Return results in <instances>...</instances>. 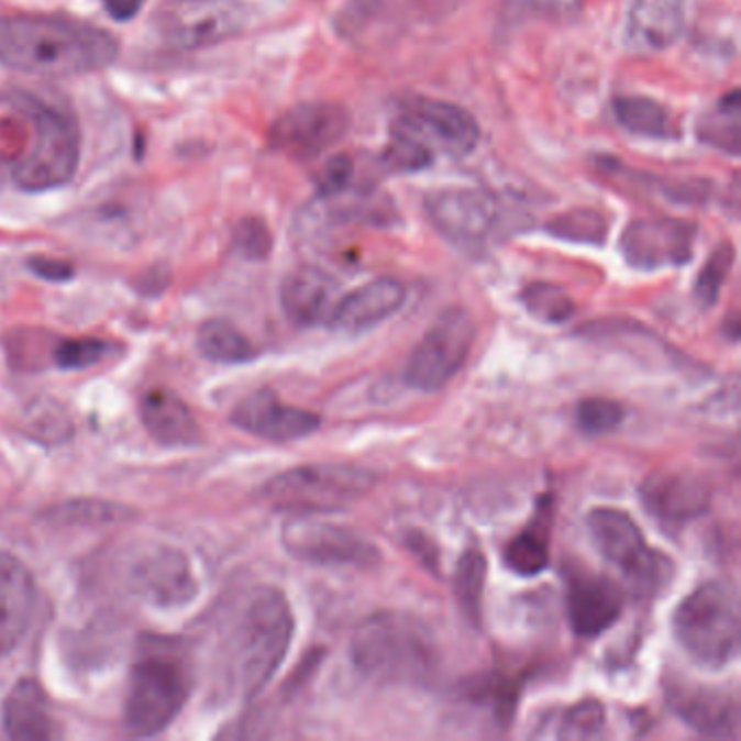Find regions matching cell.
<instances>
[{
	"mask_svg": "<svg viewBox=\"0 0 741 741\" xmlns=\"http://www.w3.org/2000/svg\"><path fill=\"white\" fill-rule=\"evenodd\" d=\"M191 685L193 676L186 644L170 638H144L126 685V733L153 738L168 729L186 707Z\"/></svg>",
	"mask_w": 741,
	"mask_h": 741,
	"instance_id": "obj_3",
	"label": "cell"
},
{
	"mask_svg": "<svg viewBox=\"0 0 741 741\" xmlns=\"http://www.w3.org/2000/svg\"><path fill=\"white\" fill-rule=\"evenodd\" d=\"M476 340V322L464 307L444 309L413 349L405 383L418 391L444 389L464 368Z\"/></svg>",
	"mask_w": 741,
	"mask_h": 741,
	"instance_id": "obj_9",
	"label": "cell"
},
{
	"mask_svg": "<svg viewBox=\"0 0 741 741\" xmlns=\"http://www.w3.org/2000/svg\"><path fill=\"white\" fill-rule=\"evenodd\" d=\"M231 420L242 431L273 444L305 440L322 424L320 416L309 409L285 405L270 389H259L237 402Z\"/></svg>",
	"mask_w": 741,
	"mask_h": 741,
	"instance_id": "obj_19",
	"label": "cell"
},
{
	"mask_svg": "<svg viewBox=\"0 0 741 741\" xmlns=\"http://www.w3.org/2000/svg\"><path fill=\"white\" fill-rule=\"evenodd\" d=\"M338 283L324 270L300 266L289 273L280 285V307L285 318L302 329L329 324L335 307Z\"/></svg>",
	"mask_w": 741,
	"mask_h": 741,
	"instance_id": "obj_24",
	"label": "cell"
},
{
	"mask_svg": "<svg viewBox=\"0 0 741 741\" xmlns=\"http://www.w3.org/2000/svg\"><path fill=\"white\" fill-rule=\"evenodd\" d=\"M613 113L618 122L642 137L670 140L672 120L667 109L649 96H620L613 100Z\"/></svg>",
	"mask_w": 741,
	"mask_h": 741,
	"instance_id": "obj_32",
	"label": "cell"
},
{
	"mask_svg": "<svg viewBox=\"0 0 741 741\" xmlns=\"http://www.w3.org/2000/svg\"><path fill=\"white\" fill-rule=\"evenodd\" d=\"M144 0H107V11L115 20H129L133 18Z\"/></svg>",
	"mask_w": 741,
	"mask_h": 741,
	"instance_id": "obj_44",
	"label": "cell"
},
{
	"mask_svg": "<svg viewBox=\"0 0 741 741\" xmlns=\"http://www.w3.org/2000/svg\"><path fill=\"white\" fill-rule=\"evenodd\" d=\"M538 4H542L549 11L565 13V11H569L576 4V0H538Z\"/></svg>",
	"mask_w": 741,
	"mask_h": 741,
	"instance_id": "obj_45",
	"label": "cell"
},
{
	"mask_svg": "<svg viewBox=\"0 0 741 741\" xmlns=\"http://www.w3.org/2000/svg\"><path fill=\"white\" fill-rule=\"evenodd\" d=\"M140 418L148 435L168 449H189L202 442V429L186 400L168 389H151L140 400Z\"/></svg>",
	"mask_w": 741,
	"mask_h": 741,
	"instance_id": "obj_25",
	"label": "cell"
},
{
	"mask_svg": "<svg viewBox=\"0 0 741 741\" xmlns=\"http://www.w3.org/2000/svg\"><path fill=\"white\" fill-rule=\"evenodd\" d=\"M31 124V144L13 164V181L26 191L66 186L81 157V135L73 113L33 93H20L13 102Z\"/></svg>",
	"mask_w": 741,
	"mask_h": 741,
	"instance_id": "obj_5",
	"label": "cell"
},
{
	"mask_svg": "<svg viewBox=\"0 0 741 741\" xmlns=\"http://www.w3.org/2000/svg\"><path fill=\"white\" fill-rule=\"evenodd\" d=\"M674 640L692 661L720 670L740 654L738 594L720 580H707L687 594L672 616Z\"/></svg>",
	"mask_w": 741,
	"mask_h": 741,
	"instance_id": "obj_6",
	"label": "cell"
},
{
	"mask_svg": "<svg viewBox=\"0 0 741 741\" xmlns=\"http://www.w3.org/2000/svg\"><path fill=\"white\" fill-rule=\"evenodd\" d=\"M351 113L333 102H307L285 111L270 129V144L291 159L309 162L335 144L351 131Z\"/></svg>",
	"mask_w": 741,
	"mask_h": 741,
	"instance_id": "obj_12",
	"label": "cell"
},
{
	"mask_svg": "<svg viewBox=\"0 0 741 741\" xmlns=\"http://www.w3.org/2000/svg\"><path fill=\"white\" fill-rule=\"evenodd\" d=\"M0 184H2V166H0Z\"/></svg>",
	"mask_w": 741,
	"mask_h": 741,
	"instance_id": "obj_46",
	"label": "cell"
},
{
	"mask_svg": "<svg viewBox=\"0 0 741 741\" xmlns=\"http://www.w3.org/2000/svg\"><path fill=\"white\" fill-rule=\"evenodd\" d=\"M285 551L313 565H353L372 567L380 553L360 531L316 518V513H296L280 529Z\"/></svg>",
	"mask_w": 741,
	"mask_h": 741,
	"instance_id": "obj_11",
	"label": "cell"
},
{
	"mask_svg": "<svg viewBox=\"0 0 741 741\" xmlns=\"http://www.w3.org/2000/svg\"><path fill=\"white\" fill-rule=\"evenodd\" d=\"M294 638V613L277 587H255L246 594L229 631V687L244 700L259 696L275 678Z\"/></svg>",
	"mask_w": 741,
	"mask_h": 741,
	"instance_id": "obj_2",
	"label": "cell"
},
{
	"mask_svg": "<svg viewBox=\"0 0 741 741\" xmlns=\"http://www.w3.org/2000/svg\"><path fill=\"white\" fill-rule=\"evenodd\" d=\"M398 126L411 131L427 146H438L453 157L469 155L480 137L478 122L455 102L438 98H416L407 104V115Z\"/></svg>",
	"mask_w": 741,
	"mask_h": 741,
	"instance_id": "obj_18",
	"label": "cell"
},
{
	"mask_svg": "<svg viewBox=\"0 0 741 741\" xmlns=\"http://www.w3.org/2000/svg\"><path fill=\"white\" fill-rule=\"evenodd\" d=\"M355 164L349 155H335L327 162L318 177V193L320 196H338L353 181Z\"/></svg>",
	"mask_w": 741,
	"mask_h": 741,
	"instance_id": "obj_42",
	"label": "cell"
},
{
	"mask_svg": "<svg viewBox=\"0 0 741 741\" xmlns=\"http://www.w3.org/2000/svg\"><path fill=\"white\" fill-rule=\"evenodd\" d=\"M424 209L435 231L464 251H478L487 242L498 215L494 196L469 187L433 191Z\"/></svg>",
	"mask_w": 741,
	"mask_h": 741,
	"instance_id": "obj_14",
	"label": "cell"
},
{
	"mask_svg": "<svg viewBox=\"0 0 741 741\" xmlns=\"http://www.w3.org/2000/svg\"><path fill=\"white\" fill-rule=\"evenodd\" d=\"M594 546L602 558L616 565L642 594L652 596L667 585L674 565L665 555L650 549L635 520L613 507H596L587 516Z\"/></svg>",
	"mask_w": 741,
	"mask_h": 741,
	"instance_id": "obj_8",
	"label": "cell"
},
{
	"mask_svg": "<svg viewBox=\"0 0 741 741\" xmlns=\"http://www.w3.org/2000/svg\"><path fill=\"white\" fill-rule=\"evenodd\" d=\"M233 251L248 259L262 262L273 251V233L262 218H242L233 229Z\"/></svg>",
	"mask_w": 741,
	"mask_h": 741,
	"instance_id": "obj_41",
	"label": "cell"
},
{
	"mask_svg": "<svg viewBox=\"0 0 741 741\" xmlns=\"http://www.w3.org/2000/svg\"><path fill=\"white\" fill-rule=\"evenodd\" d=\"M407 298V289L396 278H376L342 296L329 318V327L344 333H364L391 318Z\"/></svg>",
	"mask_w": 741,
	"mask_h": 741,
	"instance_id": "obj_22",
	"label": "cell"
},
{
	"mask_svg": "<svg viewBox=\"0 0 741 741\" xmlns=\"http://www.w3.org/2000/svg\"><path fill=\"white\" fill-rule=\"evenodd\" d=\"M487 583V558L480 551H465L455 569V596L469 622H478Z\"/></svg>",
	"mask_w": 741,
	"mask_h": 741,
	"instance_id": "obj_33",
	"label": "cell"
},
{
	"mask_svg": "<svg viewBox=\"0 0 741 741\" xmlns=\"http://www.w3.org/2000/svg\"><path fill=\"white\" fill-rule=\"evenodd\" d=\"M696 224L678 218H642L620 237L624 262L642 273L685 266L694 257Z\"/></svg>",
	"mask_w": 741,
	"mask_h": 741,
	"instance_id": "obj_13",
	"label": "cell"
},
{
	"mask_svg": "<svg viewBox=\"0 0 741 741\" xmlns=\"http://www.w3.org/2000/svg\"><path fill=\"white\" fill-rule=\"evenodd\" d=\"M624 611L622 587L605 574L572 572L567 578V620L574 635L594 640L607 633Z\"/></svg>",
	"mask_w": 741,
	"mask_h": 741,
	"instance_id": "obj_20",
	"label": "cell"
},
{
	"mask_svg": "<svg viewBox=\"0 0 741 741\" xmlns=\"http://www.w3.org/2000/svg\"><path fill=\"white\" fill-rule=\"evenodd\" d=\"M355 667L376 683H424L438 670L440 650L413 616L380 611L366 618L351 640Z\"/></svg>",
	"mask_w": 741,
	"mask_h": 741,
	"instance_id": "obj_4",
	"label": "cell"
},
{
	"mask_svg": "<svg viewBox=\"0 0 741 741\" xmlns=\"http://www.w3.org/2000/svg\"><path fill=\"white\" fill-rule=\"evenodd\" d=\"M248 11L237 0H168L155 13L159 37L177 51L226 42L244 31Z\"/></svg>",
	"mask_w": 741,
	"mask_h": 741,
	"instance_id": "obj_10",
	"label": "cell"
},
{
	"mask_svg": "<svg viewBox=\"0 0 741 741\" xmlns=\"http://www.w3.org/2000/svg\"><path fill=\"white\" fill-rule=\"evenodd\" d=\"M383 162L394 173H418L431 166V146L402 126H394V137L385 148Z\"/></svg>",
	"mask_w": 741,
	"mask_h": 741,
	"instance_id": "obj_38",
	"label": "cell"
},
{
	"mask_svg": "<svg viewBox=\"0 0 741 741\" xmlns=\"http://www.w3.org/2000/svg\"><path fill=\"white\" fill-rule=\"evenodd\" d=\"M37 602L31 569L11 553L0 551V656L11 654L24 640Z\"/></svg>",
	"mask_w": 741,
	"mask_h": 741,
	"instance_id": "obj_21",
	"label": "cell"
},
{
	"mask_svg": "<svg viewBox=\"0 0 741 741\" xmlns=\"http://www.w3.org/2000/svg\"><path fill=\"white\" fill-rule=\"evenodd\" d=\"M685 24V0H633L627 15L624 40L633 53H661L683 37Z\"/></svg>",
	"mask_w": 741,
	"mask_h": 741,
	"instance_id": "obj_23",
	"label": "cell"
},
{
	"mask_svg": "<svg viewBox=\"0 0 741 741\" xmlns=\"http://www.w3.org/2000/svg\"><path fill=\"white\" fill-rule=\"evenodd\" d=\"M553 511L540 507L538 518L516 535L505 549V563L518 576H538L551 563Z\"/></svg>",
	"mask_w": 741,
	"mask_h": 741,
	"instance_id": "obj_27",
	"label": "cell"
},
{
	"mask_svg": "<svg viewBox=\"0 0 741 741\" xmlns=\"http://www.w3.org/2000/svg\"><path fill=\"white\" fill-rule=\"evenodd\" d=\"M624 420V409L611 398H585L576 407L578 429L587 435H602L616 431Z\"/></svg>",
	"mask_w": 741,
	"mask_h": 741,
	"instance_id": "obj_39",
	"label": "cell"
},
{
	"mask_svg": "<svg viewBox=\"0 0 741 741\" xmlns=\"http://www.w3.org/2000/svg\"><path fill=\"white\" fill-rule=\"evenodd\" d=\"M29 268L33 275L46 278V280H68L75 275V268L68 262L51 259V257H31Z\"/></svg>",
	"mask_w": 741,
	"mask_h": 741,
	"instance_id": "obj_43",
	"label": "cell"
},
{
	"mask_svg": "<svg viewBox=\"0 0 741 741\" xmlns=\"http://www.w3.org/2000/svg\"><path fill=\"white\" fill-rule=\"evenodd\" d=\"M196 346L202 357L215 364H244L255 357L251 340L229 320L213 318L200 324Z\"/></svg>",
	"mask_w": 741,
	"mask_h": 741,
	"instance_id": "obj_29",
	"label": "cell"
},
{
	"mask_svg": "<svg viewBox=\"0 0 741 741\" xmlns=\"http://www.w3.org/2000/svg\"><path fill=\"white\" fill-rule=\"evenodd\" d=\"M20 431L42 444L57 446L73 438L75 427H73L68 409L62 402L40 396V398H33L22 409Z\"/></svg>",
	"mask_w": 741,
	"mask_h": 741,
	"instance_id": "obj_31",
	"label": "cell"
},
{
	"mask_svg": "<svg viewBox=\"0 0 741 741\" xmlns=\"http://www.w3.org/2000/svg\"><path fill=\"white\" fill-rule=\"evenodd\" d=\"M607 725V711L600 700L587 698L572 705L558 720L556 738L561 740H594L600 738Z\"/></svg>",
	"mask_w": 741,
	"mask_h": 741,
	"instance_id": "obj_37",
	"label": "cell"
},
{
	"mask_svg": "<svg viewBox=\"0 0 741 741\" xmlns=\"http://www.w3.org/2000/svg\"><path fill=\"white\" fill-rule=\"evenodd\" d=\"M698 137L731 157L740 155L741 144V93L731 90L722 96L711 111H707L698 122Z\"/></svg>",
	"mask_w": 741,
	"mask_h": 741,
	"instance_id": "obj_30",
	"label": "cell"
},
{
	"mask_svg": "<svg viewBox=\"0 0 741 741\" xmlns=\"http://www.w3.org/2000/svg\"><path fill=\"white\" fill-rule=\"evenodd\" d=\"M42 518L55 527H111L137 518V511L113 500L73 498L48 507Z\"/></svg>",
	"mask_w": 741,
	"mask_h": 741,
	"instance_id": "obj_28",
	"label": "cell"
},
{
	"mask_svg": "<svg viewBox=\"0 0 741 741\" xmlns=\"http://www.w3.org/2000/svg\"><path fill=\"white\" fill-rule=\"evenodd\" d=\"M546 231L569 244H587V246H600L607 240V220L594 211V209H572L565 213L555 215L549 224Z\"/></svg>",
	"mask_w": 741,
	"mask_h": 741,
	"instance_id": "obj_35",
	"label": "cell"
},
{
	"mask_svg": "<svg viewBox=\"0 0 741 741\" xmlns=\"http://www.w3.org/2000/svg\"><path fill=\"white\" fill-rule=\"evenodd\" d=\"M118 42L107 31L53 15H2L0 64L29 75L75 77L113 64Z\"/></svg>",
	"mask_w": 741,
	"mask_h": 741,
	"instance_id": "obj_1",
	"label": "cell"
},
{
	"mask_svg": "<svg viewBox=\"0 0 741 741\" xmlns=\"http://www.w3.org/2000/svg\"><path fill=\"white\" fill-rule=\"evenodd\" d=\"M374 483L376 476L360 465H298L273 476L264 496L283 511L329 513L364 498Z\"/></svg>",
	"mask_w": 741,
	"mask_h": 741,
	"instance_id": "obj_7",
	"label": "cell"
},
{
	"mask_svg": "<svg viewBox=\"0 0 741 741\" xmlns=\"http://www.w3.org/2000/svg\"><path fill=\"white\" fill-rule=\"evenodd\" d=\"M4 731L15 741H44L55 738V720L42 685L33 678L18 681L4 698Z\"/></svg>",
	"mask_w": 741,
	"mask_h": 741,
	"instance_id": "obj_26",
	"label": "cell"
},
{
	"mask_svg": "<svg viewBox=\"0 0 741 741\" xmlns=\"http://www.w3.org/2000/svg\"><path fill=\"white\" fill-rule=\"evenodd\" d=\"M733 264H736V248L731 242H722L711 251L694 285V296L700 302V307L711 309L720 300V291L733 270Z\"/></svg>",
	"mask_w": 741,
	"mask_h": 741,
	"instance_id": "obj_36",
	"label": "cell"
},
{
	"mask_svg": "<svg viewBox=\"0 0 741 741\" xmlns=\"http://www.w3.org/2000/svg\"><path fill=\"white\" fill-rule=\"evenodd\" d=\"M520 300L533 318H538L540 322H546V324H563L576 311V305H574L572 296L563 287H558L555 283H549V280L529 283L522 289Z\"/></svg>",
	"mask_w": 741,
	"mask_h": 741,
	"instance_id": "obj_34",
	"label": "cell"
},
{
	"mask_svg": "<svg viewBox=\"0 0 741 741\" xmlns=\"http://www.w3.org/2000/svg\"><path fill=\"white\" fill-rule=\"evenodd\" d=\"M670 709L696 733L714 740L740 738V703L733 694L703 683L672 678L665 685Z\"/></svg>",
	"mask_w": 741,
	"mask_h": 741,
	"instance_id": "obj_16",
	"label": "cell"
},
{
	"mask_svg": "<svg viewBox=\"0 0 741 741\" xmlns=\"http://www.w3.org/2000/svg\"><path fill=\"white\" fill-rule=\"evenodd\" d=\"M129 587L155 607L187 605L198 587L186 553L170 546L146 549L129 565Z\"/></svg>",
	"mask_w": 741,
	"mask_h": 741,
	"instance_id": "obj_17",
	"label": "cell"
},
{
	"mask_svg": "<svg viewBox=\"0 0 741 741\" xmlns=\"http://www.w3.org/2000/svg\"><path fill=\"white\" fill-rule=\"evenodd\" d=\"M111 346L93 338L62 340L53 351V362L62 370H86L109 357Z\"/></svg>",
	"mask_w": 741,
	"mask_h": 741,
	"instance_id": "obj_40",
	"label": "cell"
},
{
	"mask_svg": "<svg viewBox=\"0 0 741 741\" xmlns=\"http://www.w3.org/2000/svg\"><path fill=\"white\" fill-rule=\"evenodd\" d=\"M652 520L665 531H681L711 507L709 483L689 469H656L640 487Z\"/></svg>",
	"mask_w": 741,
	"mask_h": 741,
	"instance_id": "obj_15",
	"label": "cell"
}]
</instances>
